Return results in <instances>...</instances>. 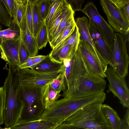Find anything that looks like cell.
Segmentation results:
<instances>
[{"label":"cell","mask_w":129,"mask_h":129,"mask_svg":"<svg viewBox=\"0 0 129 129\" xmlns=\"http://www.w3.org/2000/svg\"><path fill=\"white\" fill-rule=\"evenodd\" d=\"M9 65L8 74L3 87L4 94L3 115L4 122L13 125L20 118L24 104L18 93L20 86V69H15Z\"/></svg>","instance_id":"cell-1"},{"label":"cell","mask_w":129,"mask_h":129,"mask_svg":"<svg viewBox=\"0 0 129 129\" xmlns=\"http://www.w3.org/2000/svg\"><path fill=\"white\" fill-rule=\"evenodd\" d=\"M106 98V94L104 92L79 98H63L57 101L50 109L45 110L41 119L60 120L64 122L68 118L81 108L94 103H103Z\"/></svg>","instance_id":"cell-2"},{"label":"cell","mask_w":129,"mask_h":129,"mask_svg":"<svg viewBox=\"0 0 129 129\" xmlns=\"http://www.w3.org/2000/svg\"><path fill=\"white\" fill-rule=\"evenodd\" d=\"M103 103L90 104L81 108L64 122L85 129H111L102 109Z\"/></svg>","instance_id":"cell-3"},{"label":"cell","mask_w":129,"mask_h":129,"mask_svg":"<svg viewBox=\"0 0 129 129\" xmlns=\"http://www.w3.org/2000/svg\"><path fill=\"white\" fill-rule=\"evenodd\" d=\"M106 85L104 78L87 71L61 95L68 99L90 96L104 92Z\"/></svg>","instance_id":"cell-4"},{"label":"cell","mask_w":129,"mask_h":129,"mask_svg":"<svg viewBox=\"0 0 129 129\" xmlns=\"http://www.w3.org/2000/svg\"><path fill=\"white\" fill-rule=\"evenodd\" d=\"M77 51L86 71L106 77L108 64L100 54L96 53L87 42L81 39Z\"/></svg>","instance_id":"cell-5"},{"label":"cell","mask_w":129,"mask_h":129,"mask_svg":"<svg viewBox=\"0 0 129 129\" xmlns=\"http://www.w3.org/2000/svg\"><path fill=\"white\" fill-rule=\"evenodd\" d=\"M81 11L93 22L111 52L115 33L113 28L100 15L92 1H88Z\"/></svg>","instance_id":"cell-6"},{"label":"cell","mask_w":129,"mask_h":129,"mask_svg":"<svg viewBox=\"0 0 129 129\" xmlns=\"http://www.w3.org/2000/svg\"><path fill=\"white\" fill-rule=\"evenodd\" d=\"M60 72V70L45 73L28 68L20 69V85L22 87H43L51 82Z\"/></svg>","instance_id":"cell-7"},{"label":"cell","mask_w":129,"mask_h":129,"mask_svg":"<svg viewBox=\"0 0 129 129\" xmlns=\"http://www.w3.org/2000/svg\"><path fill=\"white\" fill-rule=\"evenodd\" d=\"M100 3L109 24L114 31L123 34L129 30V22L112 0H101Z\"/></svg>","instance_id":"cell-8"},{"label":"cell","mask_w":129,"mask_h":129,"mask_svg":"<svg viewBox=\"0 0 129 129\" xmlns=\"http://www.w3.org/2000/svg\"><path fill=\"white\" fill-rule=\"evenodd\" d=\"M60 70L64 76L67 89H70L75 81L86 71L77 51L63 60Z\"/></svg>","instance_id":"cell-9"},{"label":"cell","mask_w":129,"mask_h":129,"mask_svg":"<svg viewBox=\"0 0 129 129\" xmlns=\"http://www.w3.org/2000/svg\"><path fill=\"white\" fill-rule=\"evenodd\" d=\"M105 75L109 81V90L123 106L129 108V90L125 79L117 75L110 66L108 67Z\"/></svg>","instance_id":"cell-10"},{"label":"cell","mask_w":129,"mask_h":129,"mask_svg":"<svg viewBox=\"0 0 129 129\" xmlns=\"http://www.w3.org/2000/svg\"><path fill=\"white\" fill-rule=\"evenodd\" d=\"M19 37L3 39L0 44L1 57L15 69H20L19 56Z\"/></svg>","instance_id":"cell-11"},{"label":"cell","mask_w":129,"mask_h":129,"mask_svg":"<svg viewBox=\"0 0 129 129\" xmlns=\"http://www.w3.org/2000/svg\"><path fill=\"white\" fill-rule=\"evenodd\" d=\"M42 88L22 87L20 86L18 93L24 104L23 109L30 110L43 104L42 97Z\"/></svg>","instance_id":"cell-12"},{"label":"cell","mask_w":129,"mask_h":129,"mask_svg":"<svg viewBox=\"0 0 129 129\" xmlns=\"http://www.w3.org/2000/svg\"><path fill=\"white\" fill-rule=\"evenodd\" d=\"M89 19L88 29L95 47L108 64L112 67L111 51L93 22L91 19Z\"/></svg>","instance_id":"cell-13"},{"label":"cell","mask_w":129,"mask_h":129,"mask_svg":"<svg viewBox=\"0 0 129 129\" xmlns=\"http://www.w3.org/2000/svg\"><path fill=\"white\" fill-rule=\"evenodd\" d=\"M64 122L60 120L40 119L33 121H18L9 129H55Z\"/></svg>","instance_id":"cell-14"},{"label":"cell","mask_w":129,"mask_h":129,"mask_svg":"<svg viewBox=\"0 0 129 129\" xmlns=\"http://www.w3.org/2000/svg\"><path fill=\"white\" fill-rule=\"evenodd\" d=\"M20 28L22 41L28 52L29 57L37 55L38 50L36 40L30 32L26 22V7L25 12Z\"/></svg>","instance_id":"cell-15"},{"label":"cell","mask_w":129,"mask_h":129,"mask_svg":"<svg viewBox=\"0 0 129 129\" xmlns=\"http://www.w3.org/2000/svg\"><path fill=\"white\" fill-rule=\"evenodd\" d=\"M127 51V46L123 35L115 33L113 46L111 53L112 67L113 69L117 66L121 55Z\"/></svg>","instance_id":"cell-16"},{"label":"cell","mask_w":129,"mask_h":129,"mask_svg":"<svg viewBox=\"0 0 129 129\" xmlns=\"http://www.w3.org/2000/svg\"><path fill=\"white\" fill-rule=\"evenodd\" d=\"M75 13V12L72 9L70 5L65 0H63V11L61 21L57 32L53 36L51 42L49 43L52 49L68 24L74 18Z\"/></svg>","instance_id":"cell-17"},{"label":"cell","mask_w":129,"mask_h":129,"mask_svg":"<svg viewBox=\"0 0 129 129\" xmlns=\"http://www.w3.org/2000/svg\"><path fill=\"white\" fill-rule=\"evenodd\" d=\"M49 83L43 87L42 90V99L45 110L51 108L61 95L60 92L55 90Z\"/></svg>","instance_id":"cell-18"},{"label":"cell","mask_w":129,"mask_h":129,"mask_svg":"<svg viewBox=\"0 0 129 129\" xmlns=\"http://www.w3.org/2000/svg\"><path fill=\"white\" fill-rule=\"evenodd\" d=\"M102 109L111 129H120L121 119L116 110L106 104H102Z\"/></svg>","instance_id":"cell-19"},{"label":"cell","mask_w":129,"mask_h":129,"mask_svg":"<svg viewBox=\"0 0 129 129\" xmlns=\"http://www.w3.org/2000/svg\"><path fill=\"white\" fill-rule=\"evenodd\" d=\"M62 65V63H59L52 61L48 55H46L45 58L33 69L42 73L51 72L60 70Z\"/></svg>","instance_id":"cell-20"},{"label":"cell","mask_w":129,"mask_h":129,"mask_svg":"<svg viewBox=\"0 0 129 129\" xmlns=\"http://www.w3.org/2000/svg\"><path fill=\"white\" fill-rule=\"evenodd\" d=\"M63 1L62 4L57 10L47 28L49 43L51 42L53 36L57 32L61 23L63 11Z\"/></svg>","instance_id":"cell-21"},{"label":"cell","mask_w":129,"mask_h":129,"mask_svg":"<svg viewBox=\"0 0 129 129\" xmlns=\"http://www.w3.org/2000/svg\"><path fill=\"white\" fill-rule=\"evenodd\" d=\"M76 51V50L72 46L68 45L56 51H51L49 55L52 61L62 63L64 60L69 58L74 52Z\"/></svg>","instance_id":"cell-22"},{"label":"cell","mask_w":129,"mask_h":129,"mask_svg":"<svg viewBox=\"0 0 129 129\" xmlns=\"http://www.w3.org/2000/svg\"><path fill=\"white\" fill-rule=\"evenodd\" d=\"M38 0H30L32 15L33 35L36 40L44 20L42 18L38 9Z\"/></svg>","instance_id":"cell-23"},{"label":"cell","mask_w":129,"mask_h":129,"mask_svg":"<svg viewBox=\"0 0 129 129\" xmlns=\"http://www.w3.org/2000/svg\"><path fill=\"white\" fill-rule=\"evenodd\" d=\"M13 20L6 0H0V26L8 27Z\"/></svg>","instance_id":"cell-24"},{"label":"cell","mask_w":129,"mask_h":129,"mask_svg":"<svg viewBox=\"0 0 129 129\" xmlns=\"http://www.w3.org/2000/svg\"><path fill=\"white\" fill-rule=\"evenodd\" d=\"M80 41V34L78 28L76 25L73 32L60 45L53 48L51 51H56L64 46L68 45H71L77 51Z\"/></svg>","instance_id":"cell-25"},{"label":"cell","mask_w":129,"mask_h":129,"mask_svg":"<svg viewBox=\"0 0 129 129\" xmlns=\"http://www.w3.org/2000/svg\"><path fill=\"white\" fill-rule=\"evenodd\" d=\"M20 35L19 27L15 22L13 21L8 28L0 31V40L17 38Z\"/></svg>","instance_id":"cell-26"},{"label":"cell","mask_w":129,"mask_h":129,"mask_svg":"<svg viewBox=\"0 0 129 129\" xmlns=\"http://www.w3.org/2000/svg\"><path fill=\"white\" fill-rule=\"evenodd\" d=\"M27 0H13L16 13L15 19L14 21L19 27L26 10Z\"/></svg>","instance_id":"cell-27"},{"label":"cell","mask_w":129,"mask_h":129,"mask_svg":"<svg viewBox=\"0 0 129 129\" xmlns=\"http://www.w3.org/2000/svg\"><path fill=\"white\" fill-rule=\"evenodd\" d=\"M38 50H41L45 47L49 42L47 28L44 20L38 33L36 39Z\"/></svg>","instance_id":"cell-28"},{"label":"cell","mask_w":129,"mask_h":129,"mask_svg":"<svg viewBox=\"0 0 129 129\" xmlns=\"http://www.w3.org/2000/svg\"><path fill=\"white\" fill-rule=\"evenodd\" d=\"M49 84L55 90L60 92L61 91L64 92L67 89L64 76L61 72Z\"/></svg>","instance_id":"cell-29"},{"label":"cell","mask_w":129,"mask_h":129,"mask_svg":"<svg viewBox=\"0 0 129 129\" xmlns=\"http://www.w3.org/2000/svg\"><path fill=\"white\" fill-rule=\"evenodd\" d=\"M76 25L74 18L68 24L61 36L57 40L52 49L60 45L73 32Z\"/></svg>","instance_id":"cell-30"},{"label":"cell","mask_w":129,"mask_h":129,"mask_svg":"<svg viewBox=\"0 0 129 129\" xmlns=\"http://www.w3.org/2000/svg\"><path fill=\"white\" fill-rule=\"evenodd\" d=\"M63 0H51L49 12L45 20L47 28L57 10L63 3Z\"/></svg>","instance_id":"cell-31"},{"label":"cell","mask_w":129,"mask_h":129,"mask_svg":"<svg viewBox=\"0 0 129 129\" xmlns=\"http://www.w3.org/2000/svg\"><path fill=\"white\" fill-rule=\"evenodd\" d=\"M51 0H38V5L39 10L43 19L44 20L48 13Z\"/></svg>","instance_id":"cell-32"},{"label":"cell","mask_w":129,"mask_h":129,"mask_svg":"<svg viewBox=\"0 0 129 129\" xmlns=\"http://www.w3.org/2000/svg\"><path fill=\"white\" fill-rule=\"evenodd\" d=\"M19 56L20 66L29 57L28 52L22 41L20 33Z\"/></svg>","instance_id":"cell-33"},{"label":"cell","mask_w":129,"mask_h":129,"mask_svg":"<svg viewBox=\"0 0 129 129\" xmlns=\"http://www.w3.org/2000/svg\"><path fill=\"white\" fill-rule=\"evenodd\" d=\"M26 20L29 29L33 35L32 15L30 0H27L26 4Z\"/></svg>","instance_id":"cell-34"},{"label":"cell","mask_w":129,"mask_h":129,"mask_svg":"<svg viewBox=\"0 0 129 129\" xmlns=\"http://www.w3.org/2000/svg\"><path fill=\"white\" fill-rule=\"evenodd\" d=\"M70 5L72 9L74 12L76 11H81L83 4L84 0H65Z\"/></svg>","instance_id":"cell-35"},{"label":"cell","mask_w":129,"mask_h":129,"mask_svg":"<svg viewBox=\"0 0 129 129\" xmlns=\"http://www.w3.org/2000/svg\"><path fill=\"white\" fill-rule=\"evenodd\" d=\"M4 94L2 87H0V125L4 123L3 108Z\"/></svg>","instance_id":"cell-36"},{"label":"cell","mask_w":129,"mask_h":129,"mask_svg":"<svg viewBox=\"0 0 129 129\" xmlns=\"http://www.w3.org/2000/svg\"><path fill=\"white\" fill-rule=\"evenodd\" d=\"M8 9L13 19V21H14L15 19L16 13L15 8L13 0H6Z\"/></svg>","instance_id":"cell-37"},{"label":"cell","mask_w":129,"mask_h":129,"mask_svg":"<svg viewBox=\"0 0 129 129\" xmlns=\"http://www.w3.org/2000/svg\"><path fill=\"white\" fill-rule=\"evenodd\" d=\"M35 67L33 60V57H29L20 66V69L28 68L33 69Z\"/></svg>","instance_id":"cell-38"},{"label":"cell","mask_w":129,"mask_h":129,"mask_svg":"<svg viewBox=\"0 0 129 129\" xmlns=\"http://www.w3.org/2000/svg\"><path fill=\"white\" fill-rule=\"evenodd\" d=\"M55 129H85L69 124L64 122L58 125Z\"/></svg>","instance_id":"cell-39"},{"label":"cell","mask_w":129,"mask_h":129,"mask_svg":"<svg viewBox=\"0 0 129 129\" xmlns=\"http://www.w3.org/2000/svg\"><path fill=\"white\" fill-rule=\"evenodd\" d=\"M119 8L124 17L129 22V3Z\"/></svg>","instance_id":"cell-40"},{"label":"cell","mask_w":129,"mask_h":129,"mask_svg":"<svg viewBox=\"0 0 129 129\" xmlns=\"http://www.w3.org/2000/svg\"><path fill=\"white\" fill-rule=\"evenodd\" d=\"M119 8H120L129 3V0H112Z\"/></svg>","instance_id":"cell-41"},{"label":"cell","mask_w":129,"mask_h":129,"mask_svg":"<svg viewBox=\"0 0 129 129\" xmlns=\"http://www.w3.org/2000/svg\"><path fill=\"white\" fill-rule=\"evenodd\" d=\"M45 55H40L33 57V60L35 66L41 62L45 58Z\"/></svg>","instance_id":"cell-42"},{"label":"cell","mask_w":129,"mask_h":129,"mask_svg":"<svg viewBox=\"0 0 129 129\" xmlns=\"http://www.w3.org/2000/svg\"><path fill=\"white\" fill-rule=\"evenodd\" d=\"M120 129H129V125L123 119L121 120Z\"/></svg>","instance_id":"cell-43"},{"label":"cell","mask_w":129,"mask_h":129,"mask_svg":"<svg viewBox=\"0 0 129 129\" xmlns=\"http://www.w3.org/2000/svg\"><path fill=\"white\" fill-rule=\"evenodd\" d=\"M129 108H127V110L125 114L124 119V120L126 123L129 125Z\"/></svg>","instance_id":"cell-44"},{"label":"cell","mask_w":129,"mask_h":129,"mask_svg":"<svg viewBox=\"0 0 129 129\" xmlns=\"http://www.w3.org/2000/svg\"><path fill=\"white\" fill-rule=\"evenodd\" d=\"M129 30H128L126 31L124 34H123V35L124 39L126 41V45L127 46V44L129 42Z\"/></svg>","instance_id":"cell-45"},{"label":"cell","mask_w":129,"mask_h":129,"mask_svg":"<svg viewBox=\"0 0 129 129\" xmlns=\"http://www.w3.org/2000/svg\"><path fill=\"white\" fill-rule=\"evenodd\" d=\"M0 129H9V128L8 127H5V128H2L1 127H0Z\"/></svg>","instance_id":"cell-46"},{"label":"cell","mask_w":129,"mask_h":129,"mask_svg":"<svg viewBox=\"0 0 129 129\" xmlns=\"http://www.w3.org/2000/svg\"><path fill=\"white\" fill-rule=\"evenodd\" d=\"M2 30L1 29V27L0 26V31H1Z\"/></svg>","instance_id":"cell-47"},{"label":"cell","mask_w":129,"mask_h":129,"mask_svg":"<svg viewBox=\"0 0 129 129\" xmlns=\"http://www.w3.org/2000/svg\"><path fill=\"white\" fill-rule=\"evenodd\" d=\"M1 41L0 40V44L1 43Z\"/></svg>","instance_id":"cell-48"},{"label":"cell","mask_w":129,"mask_h":129,"mask_svg":"<svg viewBox=\"0 0 129 129\" xmlns=\"http://www.w3.org/2000/svg\"></svg>","instance_id":"cell-49"},{"label":"cell","mask_w":129,"mask_h":129,"mask_svg":"<svg viewBox=\"0 0 129 129\" xmlns=\"http://www.w3.org/2000/svg\"><path fill=\"white\" fill-rule=\"evenodd\" d=\"M1 27V26H0Z\"/></svg>","instance_id":"cell-50"}]
</instances>
